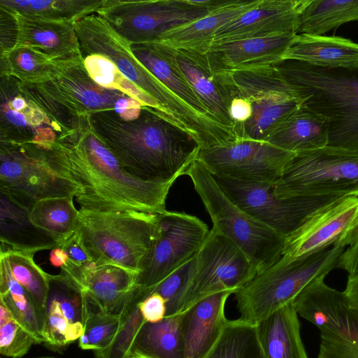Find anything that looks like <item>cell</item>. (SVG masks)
<instances>
[{
  "label": "cell",
  "mask_w": 358,
  "mask_h": 358,
  "mask_svg": "<svg viewBox=\"0 0 358 358\" xmlns=\"http://www.w3.org/2000/svg\"><path fill=\"white\" fill-rule=\"evenodd\" d=\"M78 131H64L50 152L75 186L80 208L105 212L161 214L174 181L146 180L129 173L94 131L90 122Z\"/></svg>",
  "instance_id": "6da1fadb"
},
{
  "label": "cell",
  "mask_w": 358,
  "mask_h": 358,
  "mask_svg": "<svg viewBox=\"0 0 358 358\" xmlns=\"http://www.w3.org/2000/svg\"><path fill=\"white\" fill-rule=\"evenodd\" d=\"M106 112L91 115L90 124L131 175L146 180L176 182L196 159L199 142L152 110L143 108L133 121Z\"/></svg>",
  "instance_id": "7a4b0ae2"
},
{
  "label": "cell",
  "mask_w": 358,
  "mask_h": 358,
  "mask_svg": "<svg viewBox=\"0 0 358 358\" xmlns=\"http://www.w3.org/2000/svg\"><path fill=\"white\" fill-rule=\"evenodd\" d=\"M274 67L303 105L327 120V145L358 152V67L322 68L292 59Z\"/></svg>",
  "instance_id": "3957f363"
},
{
  "label": "cell",
  "mask_w": 358,
  "mask_h": 358,
  "mask_svg": "<svg viewBox=\"0 0 358 358\" xmlns=\"http://www.w3.org/2000/svg\"><path fill=\"white\" fill-rule=\"evenodd\" d=\"M159 215L80 208L76 233L92 262L139 274L157 238Z\"/></svg>",
  "instance_id": "277c9868"
},
{
  "label": "cell",
  "mask_w": 358,
  "mask_h": 358,
  "mask_svg": "<svg viewBox=\"0 0 358 358\" xmlns=\"http://www.w3.org/2000/svg\"><path fill=\"white\" fill-rule=\"evenodd\" d=\"M345 250L337 245L295 258L282 256L234 293L240 318L256 324L294 301L310 283L340 268Z\"/></svg>",
  "instance_id": "5b68a950"
},
{
  "label": "cell",
  "mask_w": 358,
  "mask_h": 358,
  "mask_svg": "<svg viewBox=\"0 0 358 358\" xmlns=\"http://www.w3.org/2000/svg\"><path fill=\"white\" fill-rule=\"evenodd\" d=\"M185 175L209 214L212 229L239 248L260 273L282 257L285 238L260 223L239 207L215 177L196 159Z\"/></svg>",
  "instance_id": "8992f818"
},
{
  "label": "cell",
  "mask_w": 358,
  "mask_h": 358,
  "mask_svg": "<svg viewBox=\"0 0 358 358\" xmlns=\"http://www.w3.org/2000/svg\"><path fill=\"white\" fill-rule=\"evenodd\" d=\"M273 191L282 199L358 196V152L327 145L295 153Z\"/></svg>",
  "instance_id": "52a82bcc"
},
{
  "label": "cell",
  "mask_w": 358,
  "mask_h": 358,
  "mask_svg": "<svg viewBox=\"0 0 358 358\" xmlns=\"http://www.w3.org/2000/svg\"><path fill=\"white\" fill-rule=\"evenodd\" d=\"M0 161V193L29 211L42 199L75 197V186L60 171L50 149L1 141Z\"/></svg>",
  "instance_id": "ba28073f"
},
{
  "label": "cell",
  "mask_w": 358,
  "mask_h": 358,
  "mask_svg": "<svg viewBox=\"0 0 358 358\" xmlns=\"http://www.w3.org/2000/svg\"><path fill=\"white\" fill-rule=\"evenodd\" d=\"M222 73L233 98L245 99L252 108L251 117L236 132L237 138L266 141L302 105L301 99L274 66Z\"/></svg>",
  "instance_id": "9c48e42d"
},
{
  "label": "cell",
  "mask_w": 358,
  "mask_h": 358,
  "mask_svg": "<svg viewBox=\"0 0 358 358\" xmlns=\"http://www.w3.org/2000/svg\"><path fill=\"white\" fill-rule=\"evenodd\" d=\"M75 29L80 50L110 59L126 78L157 103L162 114L171 116L182 110L184 102L138 62L131 42L117 33L101 15L82 17L75 23Z\"/></svg>",
  "instance_id": "30bf717a"
},
{
  "label": "cell",
  "mask_w": 358,
  "mask_h": 358,
  "mask_svg": "<svg viewBox=\"0 0 358 358\" xmlns=\"http://www.w3.org/2000/svg\"><path fill=\"white\" fill-rule=\"evenodd\" d=\"M97 12L131 43L157 41L166 31L210 13L194 0L103 1Z\"/></svg>",
  "instance_id": "8fae6325"
},
{
  "label": "cell",
  "mask_w": 358,
  "mask_h": 358,
  "mask_svg": "<svg viewBox=\"0 0 358 358\" xmlns=\"http://www.w3.org/2000/svg\"><path fill=\"white\" fill-rule=\"evenodd\" d=\"M257 273L239 248L211 229L195 255L194 268L182 299L181 313L214 294L224 291L234 294Z\"/></svg>",
  "instance_id": "7c38bea8"
},
{
  "label": "cell",
  "mask_w": 358,
  "mask_h": 358,
  "mask_svg": "<svg viewBox=\"0 0 358 358\" xmlns=\"http://www.w3.org/2000/svg\"><path fill=\"white\" fill-rule=\"evenodd\" d=\"M224 192L256 220L285 238L320 208L343 196L279 198L274 185L214 176Z\"/></svg>",
  "instance_id": "4fadbf2b"
},
{
  "label": "cell",
  "mask_w": 358,
  "mask_h": 358,
  "mask_svg": "<svg viewBox=\"0 0 358 358\" xmlns=\"http://www.w3.org/2000/svg\"><path fill=\"white\" fill-rule=\"evenodd\" d=\"M294 155L265 141L236 138L201 148L197 159L213 176L275 185Z\"/></svg>",
  "instance_id": "5bb4252c"
},
{
  "label": "cell",
  "mask_w": 358,
  "mask_h": 358,
  "mask_svg": "<svg viewBox=\"0 0 358 358\" xmlns=\"http://www.w3.org/2000/svg\"><path fill=\"white\" fill-rule=\"evenodd\" d=\"M209 232L199 217L184 212L159 214L158 232L142 269L138 285L151 288L196 255Z\"/></svg>",
  "instance_id": "9a60e30c"
},
{
  "label": "cell",
  "mask_w": 358,
  "mask_h": 358,
  "mask_svg": "<svg viewBox=\"0 0 358 358\" xmlns=\"http://www.w3.org/2000/svg\"><path fill=\"white\" fill-rule=\"evenodd\" d=\"M17 87L20 92L40 95L23 94L26 97L45 99L47 101L45 106L50 103V106L42 110L44 113L59 105L66 109V113L78 117L114 111L117 100L126 96L121 92L107 90L96 84L87 72L83 61L62 64L45 82L18 83Z\"/></svg>",
  "instance_id": "2e32d148"
},
{
  "label": "cell",
  "mask_w": 358,
  "mask_h": 358,
  "mask_svg": "<svg viewBox=\"0 0 358 358\" xmlns=\"http://www.w3.org/2000/svg\"><path fill=\"white\" fill-rule=\"evenodd\" d=\"M358 242V196L346 195L312 213L285 238L282 256L295 258Z\"/></svg>",
  "instance_id": "e0dca14e"
},
{
  "label": "cell",
  "mask_w": 358,
  "mask_h": 358,
  "mask_svg": "<svg viewBox=\"0 0 358 358\" xmlns=\"http://www.w3.org/2000/svg\"><path fill=\"white\" fill-rule=\"evenodd\" d=\"M146 43H150L180 71L211 118L234 130L229 115V106L233 99L231 88L224 73L213 69L206 54L175 49L159 42Z\"/></svg>",
  "instance_id": "ac0fdd59"
},
{
  "label": "cell",
  "mask_w": 358,
  "mask_h": 358,
  "mask_svg": "<svg viewBox=\"0 0 358 358\" xmlns=\"http://www.w3.org/2000/svg\"><path fill=\"white\" fill-rule=\"evenodd\" d=\"M311 0H258L251 8L221 27L213 43L297 34L299 18Z\"/></svg>",
  "instance_id": "d6986e66"
},
{
  "label": "cell",
  "mask_w": 358,
  "mask_h": 358,
  "mask_svg": "<svg viewBox=\"0 0 358 358\" xmlns=\"http://www.w3.org/2000/svg\"><path fill=\"white\" fill-rule=\"evenodd\" d=\"M325 278L306 287L294 301L298 314L320 333L334 334L358 345V310L349 304L344 292L330 287Z\"/></svg>",
  "instance_id": "ffe728a7"
},
{
  "label": "cell",
  "mask_w": 358,
  "mask_h": 358,
  "mask_svg": "<svg viewBox=\"0 0 358 358\" xmlns=\"http://www.w3.org/2000/svg\"><path fill=\"white\" fill-rule=\"evenodd\" d=\"M1 8L10 15L14 24L15 39L13 46L30 47L57 62L84 60L75 22L44 19Z\"/></svg>",
  "instance_id": "44dd1931"
},
{
  "label": "cell",
  "mask_w": 358,
  "mask_h": 358,
  "mask_svg": "<svg viewBox=\"0 0 358 358\" xmlns=\"http://www.w3.org/2000/svg\"><path fill=\"white\" fill-rule=\"evenodd\" d=\"M296 34L247 38L213 45L206 53L217 72L251 70L284 60Z\"/></svg>",
  "instance_id": "7402d4cb"
},
{
  "label": "cell",
  "mask_w": 358,
  "mask_h": 358,
  "mask_svg": "<svg viewBox=\"0 0 358 358\" xmlns=\"http://www.w3.org/2000/svg\"><path fill=\"white\" fill-rule=\"evenodd\" d=\"M231 294L229 291L214 294L181 313L185 358H203L216 343L228 320L224 308Z\"/></svg>",
  "instance_id": "603a6c76"
},
{
  "label": "cell",
  "mask_w": 358,
  "mask_h": 358,
  "mask_svg": "<svg viewBox=\"0 0 358 358\" xmlns=\"http://www.w3.org/2000/svg\"><path fill=\"white\" fill-rule=\"evenodd\" d=\"M138 277L119 266L90 262L80 268L78 288L106 312L119 314L138 287Z\"/></svg>",
  "instance_id": "cb8c5ba5"
},
{
  "label": "cell",
  "mask_w": 358,
  "mask_h": 358,
  "mask_svg": "<svg viewBox=\"0 0 358 358\" xmlns=\"http://www.w3.org/2000/svg\"><path fill=\"white\" fill-rule=\"evenodd\" d=\"M302 62L328 69L358 67V43L341 36L296 34L284 60Z\"/></svg>",
  "instance_id": "d4e9b609"
},
{
  "label": "cell",
  "mask_w": 358,
  "mask_h": 358,
  "mask_svg": "<svg viewBox=\"0 0 358 358\" xmlns=\"http://www.w3.org/2000/svg\"><path fill=\"white\" fill-rule=\"evenodd\" d=\"M257 1L236 0L231 5L166 31L155 42L175 49L206 54L212 46L216 32L254 6Z\"/></svg>",
  "instance_id": "484cf974"
},
{
  "label": "cell",
  "mask_w": 358,
  "mask_h": 358,
  "mask_svg": "<svg viewBox=\"0 0 358 358\" xmlns=\"http://www.w3.org/2000/svg\"><path fill=\"white\" fill-rule=\"evenodd\" d=\"M298 315L292 301L256 324L264 358H308Z\"/></svg>",
  "instance_id": "4316f807"
},
{
  "label": "cell",
  "mask_w": 358,
  "mask_h": 358,
  "mask_svg": "<svg viewBox=\"0 0 358 358\" xmlns=\"http://www.w3.org/2000/svg\"><path fill=\"white\" fill-rule=\"evenodd\" d=\"M328 140L327 120L302 104L285 119L265 141L297 153L325 147Z\"/></svg>",
  "instance_id": "83f0119b"
},
{
  "label": "cell",
  "mask_w": 358,
  "mask_h": 358,
  "mask_svg": "<svg viewBox=\"0 0 358 358\" xmlns=\"http://www.w3.org/2000/svg\"><path fill=\"white\" fill-rule=\"evenodd\" d=\"M1 250H13L35 254L41 250L58 247L48 234L36 227L29 217V210L0 193Z\"/></svg>",
  "instance_id": "f1b7e54d"
},
{
  "label": "cell",
  "mask_w": 358,
  "mask_h": 358,
  "mask_svg": "<svg viewBox=\"0 0 358 358\" xmlns=\"http://www.w3.org/2000/svg\"><path fill=\"white\" fill-rule=\"evenodd\" d=\"M181 313L157 322H145L131 346L129 358H185L180 334Z\"/></svg>",
  "instance_id": "f546056e"
},
{
  "label": "cell",
  "mask_w": 358,
  "mask_h": 358,
  "mask_svg": "<svg viewBox=\"0 0 358 358\" xmlns=\"http://www.w3.org/2000/svg\"><path fill=\"white\" fill-rule=\"evenodd\" d=\"M0 303L13 317L38 342L45 343V317L39 311L31 296L13 277L6 265L0 261Z\"/></svg>",
  "instance_id": "4dcf8cb0"
},
{
  "label": "cell",
  "mask_w": 358,
  "mask_h": 358,
  "mask_svg": "<svg viewBox=\"0 0 358 358\" xmlns=\"http://www.w3.org/2000/svg\"><path fill=\"white\" fill-rule=\"evenodd\" d=\"M1 74L15 78L22 84H38L48 80L63 64L45 54L24 45L1 50Z\"/></svg>",
  "instance_id": "1f68e13d"
},
{
  "label": "cell",
  "mask_w": 358,
  "mask_h": 358,
  "mask_svg": "<svg viewBox=\"0 0 358 358\" xmlns=\"http://www.w3.org/2000/svg\"><path fill=\"white\" fill-rule=\"evenodd\" d=\"M131 47L135 57L159 81L194 110L211 118L180 71L164 59L150 43H131Z\"/></svg>",
  "instance_id": "d6a6232c"
},
{
  "label": "cell",
  "mask_w": 358,
  "mask_h": 358,
  "mask_svg": "<svg viewBox=\"0 0 358 358\" xmlns=\"http://www.w3.org/2000/svg\"><path fill=\"white\" fill-rule=\"evenodd\" d=\"M351 21H358V0H311L300 16L296 34L324 35Z\"/></svg>",
  "instance_id": "836d02e7"
},
{
  "label": "cell",
  "mask_w": 358,
  "mask_h": 358,
  "mask_svg": "<svg viewBox=\"0 0 358 358\" xmlns=\"http://www.w3.org/2000/svg\"><path fill=\"white\" fill-rule=\"evenodd\" d=\"M34 254L13 250H1L0 261L32 299L45 317L52 275L46 273L34 259Z\"/></svg>",
  "instance_id": "e575fe53"
},
{
  "label": "cell",
  "mask_w": 358,
  "mask_h": 358,
  "mask_svg": "<svg viewBox=\"0 0 358 358\" xmlns=\"http://www.w3.org/2000/svg\"><path fill=\"white\" fill-rule=\"evenodd\" d=\"M73 199L65 196L42 199L29 211L31 222L51 236L59 245L76 230L78 210Z\"/></svg>",
  "instance_id": "d590c367"
},
{
  "label": "cell",
  "mask_w": 358,
  "mask_h": 358,
  "mask_svg": "<svg viewBox=\"0 0 358 358\" xmlns=\"http://www.w3.org/2000/svg\"><path fill=\"white\" fill-rule=\"evenodd\" d=\"M203 358H264L256 324L240 317L228 320L219 338Z\"/></svg>",
  "instance_id": "8d00e7d4"
},
{
  "label": "cell",
  "mask_w": 358,
  "mask_h": 358,
  "mask_svg": "<svg viewBox=\"0 0 358 358\" xmlns=\"http://www.w3.org/2000/svg\"><path fill=\"white\" fill-rule=\"evenodd\" d=\"M81 292L83 332L78 339L79 347L94 352L103 350L115 336L120 315L106 312L87 293Z\"/></svg>",
  "instance_id": "74e56055"
},
{
  "label": "cell",
  "mask_w": 358,
  "mask_h": 358,
  "mask_svg": "<svg viewBox=\"0 0 358 358\" xmlns=\"http://www.w3.org/2000/svg\"><path fill=\"white\" fill-rule=\"evenodd\" d=\"M103 1H10L1 6L24 15L44 19L76 22L97 10Z\"/></svg>",
  "instance_id": "f35d334b"
},
{
  "label": "cell",
  "mask_w": 358,
  "mask_h": 358,
  "mask_svg": "<svg viewBox=\"0 0 358 358\" xmlns=\"http://www.w3.org/2000/svg\"><path fill=\"white\" fill-rule=\"evenodd\" d=\"M83 63L96 84L107 90L121 92L138 101L143 108L151 109L160 115L157 102L126 78L110 59L100 54H91L84 58Z\"/></svg>",
  "instance_id": "ab89813d"
},
{
  "label": "cell",
  "mask_w": 358,
  "mask_h": 358,
  "mask_svg": "<svg viewBox=\"0 0 358 358\" xmlns=\"http://www.w3.org/2000/svg\"><path fill=\"white\" fill-rule=\"evenodd\" d=\"M150 294L138 286L120 313L117 331L111 343L104 350L94 352L97 358H129L131 346L145 322L139 309V302Z\"/></svg>",
  "instance_id": "60d3db41"
},
{
  "label": "cell",
  "mask_w": 358,
  "mask_h": 358,
  "mask_svg": "<svg viewBox=\"0 0 358 358\" xmlns=\"http://www.w3.org/2000/svg\"><path fill=\"white\" fill-rule=\"evenodd\" d=\"M37 341L11 315L0 303V355L8 358H21Z\"/></svg>",
  "instance_id": "b9f144b4"
},
{
  "label": "cell",
  "mask_w": 358,
  "mask_h": 358,
  "mask_svg": "<svg viewBox=\"0 0 358 358\" xmlns=\"http://www.w3.org/2000/svg\"><path fill=\"white\" fill-rule=\"evenodd\" d=\"M83 332V329L69 322L57 300L49 294L44 326L45 343L55 348H63L78 340Z\"/></svg>",
  "instance_id": "7bdbcfd3"
},
{
  "label": "cell",
  "mask_w": 358,
  "mask_h": 358,
  "mask_svg": "<svg viewBox=\"0 0 358 358\" xmlns=\"http://www.w3.org/2000/svg\"><path fill=\"white\" fill-rule=\"evenodd\" d=\"M195 256L153 287L151 291L159 293L166 301V315L181 313L182 299L193 273Z\"/></svg>",
  "instance_id": "ee69618b"
},
{
  "label": "cell",
  "mask_w": 358,
  "mask_h": 358,
  "mask_svg": "<svg viewBox=\"0 0 358 358\" xmlns=\"http://www.w3.org/2000/svg\"><path fill=\"white\" fill-rule=\"evenodd\" d=\"M317 358H358V345L341 336L320 333Z\"/></svg>",
  "instance_id": "f6af8a7d"
},
{
  "label": "cell",
  "mask_w": 358,
  "mask_h": 358,
  "mask_svg": "<svg viewBox=\"0 0 358 358\" xmlns=\"http://www.w3.org/2000/svg\"><path fill=\"white\" fill-rule=\"evenodd\" d=\"M138 306L145 322H157L166 315V301L156 292L150 290V293L139 302Z\"/></svg>",
  "instance_id": "bcb514c9"
},
{
  "label": "cell",
  "mask_w": 358,
  "mask_h": 358,
  "mask_svg": "<svg viewBox=\"0 0 358 358\" xmlns=\"http://www.w3.org/2000/svg\"><path fill=\"white\" fill-rule=\"evenodd\" d=\"M58 247L66 251L69 262L78 266H83L92 262L76 232L71 237L62 242Z\"/></svg>",
  "instance_id": "7dc6e473"
},
{
  "label": "cell",
  "mask_w": 358,
  "mask_h": 358,
  "mask_svg": "<svg viewBox=\"0 0 358 358\" xmlns=\"http://www.w3.org/2000/svg\"><path fill=\"white\" fill-rule=\"evenodd\" d=\"M251 115L252 108L248 100L241 97L233 98L229 106V115L234 124L235 134L240 126L250 119Z\"/></svg>",
  "instance_id": "c3c4849f"
},
{
  "label": "cell",
  "mask_w": 358,
  "mask_h": 358,
  "mask_svg": "<svg viewBox=\"0 0 358 358\" xmlns=\"http://www.w3.org/2000/svg\"><path fill=\"white\" fill-rule=\"evenodd\" d=\"M143 109L142 105L136 100L122 96L115 103L114 112L124 121H133L138 118Z\"/></svg>",
  "instance_id": "681fc988"
},
{
  "label": "cell",
  "mask_w": 358,
  "mask_h": 358,
  "mask_svg": "<svg viewBox=\"0 0 358 358\" xmlns=\"http://www.w3.org/2000/svg\"><path fill=\"white\" fill-rule=\"evenodd\" d=\"M340 268L345 270L348 275L358 274V242L345 249L341 257Z\"/></svg>",
  "instance_id": "f907efd6"
},
{
  "label": "cell",
  "mask_w": 358,
  "mask_h": 358,
  "mask_svg": "<svg viewBox=\"0 0 358 358\" xmlns=\"http://www.w3.org/2000/svg\"><path fill=\"white\" fill-rule=\"evenodd\" d=\"M343 292L350 306L358 310V274L348 275L347 285Z\"/></svg>",
  "instance_id": "816d5d0a"
},
{
  "label": "cell",
  "mask_w": 358,
  "mask_h": 358,
  "mask_svg": "<svg viewBox=\"0 0 358 358\" xmlns=\"http://www.w3.org/2000/svg\"><path fill=\"white\" fill-rule=\"evenodd\" d=\"M69 260L66 251L60 247H57L50 251V262L55 267L62 268Z\"/></svg>",
  "instance_id": "f5cc1de1"
},
{
  "label": "cell",
  "mask_w": 358,
  "mask_h": 358,
  "mask_svg": "<svg viewBox=\"0 0 358 358\" xmlns=\"http://www.w3.org/2000/svg\"><path fill=\"white\" fill-rule=\"evenodd\" d=\"M5 104L13 110L22 111L27 107L29 103L22 95H17L7 101Z\"/></svg>",
  "instance_id": "db71d44e"
},
{
  "label": "cell",
  "mask_w": 358,
  "mask_h": 358,
  "mask_svg": "<svg viewBox=\"0 0 358 358\" xmlns=\"http://www.w3.org/2000/svg\"><path fill=\"white\" fill-rule=\"evenodd\" d=\"M1 358H2V357H1ZM38 358H55V357H38Z\"/></svg>",
  "instance_id": "11a10c76"
}]
</instances>
